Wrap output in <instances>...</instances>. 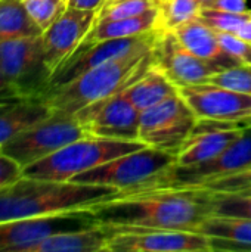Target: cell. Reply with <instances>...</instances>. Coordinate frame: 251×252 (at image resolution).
Instances as JSON below:
<instances>
[{"mask_svg": "<svg viewBox=\"0 0 251 252\" xmlns=\"http://www.w3.org/2000/svg\"><path fill=\"white\" fill-rule=\"evenodd\" d=\"M114 230H192L213 214L210 192L198 188H160L120 192L89 210Z\"/></svg>", "mask_w": 251, "mask_h": 252, "instance_id": "cell-1", "label": "cell"}, {"mask_svg": "<svg viewBox=\"0 0 251 252\" xmlns=\"http://www.w3.org/2000/svg\"><path fill=\"white\" fill-rule=\"evenodd\" d=\"M118 193V189L109 186L21 176L0 188V223L90 210Z\"/></svg>", "mask_w": 251, "mask_h": 252, "instance_id": "cell-2", "label": "cell"}, {"mask_svg": "<svg viewBox=\"0 0 251 252\" xmlns=\"http://www.w3.org/2000/svg\"><path fill=\"white\" fill-rule=\"evenodd\" d=\"M151 63L152 47L142 49L86 71L72 81L49 90L43 99L53 115L72 117L78 111L124 90Z\"/></svg>", "mask_w": 251, "mask_h": 252, "instance_id": "cell-3", "label": "cell"}, {"mask_svg": "<svg viewBox=\"0 0 251 252\" xmlns=\"http://www.w3.org/2000/svg\"><path fill=\"white\" fill-rule=\"evenodd\" d=\"M143 146L142 142L105 139L89 134L25 167L22 176L52 182H71L80 173L89 171Z\"/></svg>", "mask_w": 251, "mask_h": 252, "instance_id": "cell-4", "label": "cell"}, {"mask_svg": "<svg viewBox=\"0 0 251 252\" xmlns=\"http://www.w3.org/2000/svg\"><path fill=\"white\" fill-rule=\"evenodd\" d=\"M175 164L176 152L143 146L89 171L80 173L71 182L109 186L120 192H133L145 188L154 177Z\"/></svg>", "mask_w": 251, "mask_h": 252, "instance_id": "cell-5", "label": "cell"}, {"mask_svg": "<svg viewBox=\"0 0 251 252\" xmlns=\"http://www.w3.org/2000/svg\"><path fill=\"white\" fill-rule=\"evenodd\" d=\"M251 164V127H243L241 134L217 157L210 161L189 165V167H170L157 177H154L145 189L160 188H201L217 179L238 173ZM135 192V190H133Z\"/></svg>", "mask_w": 251, "mask_h": 252, "instance_id": "cell-6", "label": "cell"}, {"mask_svg": "<svg viewBox=\"0 0 251 252\" xmlns=\"http://www.w3.org/2000/svg\"><path fill=\"white\" fill-rule=\"evenodd\" d=\"M0 69L21 99H43L52 74L44 62L41 35L1 41Z\"/></svg>", "mask_w": 251, "mask_h": 252, "instance_id": "cell-7", "label": "cell"}, {"mask_svg": "<svg viewBox=\"0 0 251 252\" xmlns=\"http://www.w3.org/2000/svg\"><path fill=\"white\" fill-rule=\"evenodd\" d=\"M84 136L89 134L74 117L52 114L6 142L0 152L16 161L24 170Z\"/></svg>", "mask_w": 251, "mask_h": 252, "instance_id": "cell-8", "label": "cell"}, {"mask_svg": "<svg viewBox=\"0 0 251 252\" xmlns=\"http://www.w3.org/2000/svg\"><path fill=\"white\" fill-rule=\"evenodd\" d=\"M197 121L191 106L178 93L141 112L139 142L149 148L176 152Z\"/></svg>", "mask_w": 251, "mask_h": 252, "instance_id": "cell-9", "label": "cell"}, {"mask_svg": "<svg viewBox=\"0 0 251 252\" xmlns=\"http://www.w3.org/2000/svg\"><path fill=\"white\" fill-rule=\"evenodd\" d=\"M99 224L89 210L0 223V252H24L52 235L83 230Z\"/></svg>", "mask_w": 251, "mask_h": 252, "instance_id": "cell-10", "label": "cell"}, {"mask_svg": "<svg viewBox=\"0 0 251 252\" xmlns=\"http://www.w3.org/2000/svg\"><path fill=\"white\" fill-rule=\"evenodd\" d=\"M72 117L90 136L139 142L141 111L129 100L124 90L78 111Z\"/></svg>", "mask_w": 251, "mask_h": 252, "instance_id": "cell-11", "label": "cell"}, {"mask_svg": "<svg viewBox=\"0 0 251 252\" xmlns=\"http://www.w3.org/2000/svg\"><path fill=\"white\" fill-rule=\"evenodd\" d=\"M152 46V65L157 66L176 87L206 83L222 69L216 62L204 61L191 53L170 30H155Z\"/></svg>", "mask_w": 251, "mask_h": 252, "instance_id": "cell-12", "label": "cell"}, {"mask_svg": "<svg viewBox=\"0 0 251 252\" xmlns=\"http://www.w3.org/2000/svg\"><path fill=\"white\" fill-rule=\"evenodd\" d=\"M157 31H149L146 34H141L129 38H115L105 40L87 47H78L50 77L49 90L64 86L74 78L80 77L86 71L96 68L102 63L124 58L133 52L142 49H151L154 46ZM47 90V92H49Z\"/></svg>", "mask_w": 251, "mask_h": 252, "instance_id": "cell-13", "label": "cell"}, {"mask_svg": "<svg viewBox=\"0 0 251 252\" xmlns=\"http://www.w3.org/2000/svg\"><path fill=\"white\" fill-rule=\"evenodd\" d=\"M111 230L107 252H213L210 238L200 232Z\"/></svg>", "mask_w": 251, "mask_h": 252, "instance_id": "cell-14", "label": "cell"}, {"mask_svg": "<svg viewBox=\"0 0 251 252\" xmlns=\"http://www.w3.org/2000/svg\"><path fill=\"white\" fill-rule=\"evenodd\" d=\"M98 10L68 9L41 34L44 62L53 74L83 43L96 21Z\"/></svg>", "mask_w": 251, "mask_h": 252, "instance_id": "cell-15", "label": "cell"}, {"mask_svg": "<svg viewBox=\"0 0 251 252\" xmlns=\"http://www.w3.org/2000/svg\"><path fill=\"white\" fill-rule=\"evenodd\" d=\"M178 90L198 120L240 123L251 114V94L209 83L180 86Z\"/></svg>", "mask_w": 251, "mask_h": 252, "instance_id": "cell-16", "label": "cell"}, {"mask_svg": "<svg viewBox=\"0 0 251 252\" xmlns=\"http://www.w3.org/2000/svg\"><path fill=\"white\" fill-rule=\"evenodd\" d=\"M243 131L240 123L198 120L176 151V167L197 165L217 157Z\"/></svg>", "mask_w": 251, "mask_h": 252, "instance_id": "cell-17", "label": "cell"}, {"mask_svg": "<svg viewBox=\"0 0 251 252\" xmlns=\"http://www.w3.org/2000/svg\"><path fill=\"white\" fill-rule=\"evenodd\" d=\"M112 230L108 226L96 224L83 230L62 232L52 235L25 248L24 252H99L107 251Z\"/></svg>", "mask_w": 251, "mask_h": 252, "instance_id": "cell-18", "label": "cell"}, {"mask_svg": "<svg viewBox=\"0 0 251 252\" xmlns=\"http://www.w3.org/2000/svg\"><path fill=\"white\" fill-rule=\"evenodd\" d=\"M172 31L179 38V41L195 56L204 61L216 62L223 68L240 65L235 59H232L222 50L217 32L198 18L189 19L178 25Z\"/></svg>", "mask_w": 251, "mask_h": 252, "instance_id": "cell-19", "label": "cell"}, {"mask_svg": "<svg viewBox=\"0 0 251 252\" xmlns=\"http://www.w3.org/2000/svg\"><path fill=\"white\" fill-rule=\"evenodd\" d=\"M50 115L52 111L44 99H21L0 106V148Z\"/></svg>", "mask_w": 251, "mask_h": 252, "instance_id": "cell-20", "label": "cell"}, {"mask_svg": "<svg viewBox=\"0 0 251 252\" xmlns=\"http://www.w3.org/2000/svg\"><path fill=\"white\" fill-rule=\"evenodd\" d=\"M157 24V6L139 16L126 18V19H114V21H95L92 30L83 40L78 47H87L90 44L115 40V38H129L141 34H146L155 30Z\"/></svg>", "mask_w": 251, "mask_h": 252, "instance_id": "cell-21", "label": "cell"}, {"mask_svg": "<svg viewBox=\"0 0 251 252\" xmlns=\"http://www.w3.org/2000/svg\"><path fill=\"white\" fill-rule=\"evenodd\" d=\"M178 93V87L152 63L136 81L124 89V94L141 112Z\"/></svg>", "mask_w": 251, "mask_h": 252, "instance_id": "cell-22", "label": "cell"}, {"mask_svg": "<svg viewBox=\"0 0 251 252\" xmlns=\"http://www.w3.org/2000/svg\"><path fill=\"white\" fill-rule=\"evenodd\" d=\"M41 34L27 13L22 0H0V43Z\"/></svg>", "mask_w": 251, "mask_h": 252, "instance_id": "cell-23", "label": "cell"}, {"mask_svg": "<svg viewBox=\"0 0 251 252\" xmlns=\"http://www.w3.org/2000/svg\"><path fill=\"white\" fill-rule=\"evenodd\" d=\"M209 238L229 239L251 247V219L231 216H209L197 229Z\"/></svg>", "mask_w": 251, "mask_h": 252, "instance_id": "cell-24", "label": "cell"}, {"mask_svg": "<svg viewBox=\"0 0 251 252\" xmlns=\"http://www.w3.org/2000/svg\"><path fill=\"white\" fill-rule=\"evenodd\" d=\"M198 0H158L155 30H175L178 25L194 19L201 10Z\"/></svg>", "mask_w": 251, "mask_h": 252, "instance_id": "cell-25", "label": "cell"}, {"mask_svg": "<svg viewBox=\"0 0 251 252\" xmlns=\"http://www.w3.org/2000/svg\"><path fill=\"white\" fill-rule=\"evenodd\" d=\"M209 192L213 214L251 219V193L212 190Z\"/></svg>", "mask_w": 251, "mask_h": 252, "instance_id": "cell-26", "label": "cell"}, {"mask_svg": "<svg viewBox=\"0 0 251 252\" xmlns=\"http://www.w3.org/2000/svg\"><path fill=\"white\" fill-rule=\"evenodd\" d=\"M158 4V0H105L96 21H114L139 16Z\"/></svg>", "mask_w": 251, "mask_h": 252, "instance_id": "cell-27", "label": "cell"}, {"mask_svg": "<svg viewBox=\"0 0 251 252\" xmlns=\"http://www.w3.org/2000/svg\"><path fill=\"white\" fill-rule=\"evenodd\" d=\"M33 22L44 32L67 9L68 0H22Z\"/></svg>", "mask_w": 251, "mask_h": 252, "instance_id": "cell-28", "label": "cell"}, {"mask_svg": "<svg viewBox=\"0 0 251 252\" xmlns=\"http://www.w3.org/2000/svg\"><path fill=\"white\" fill-rule=\"evenodd\" d=\"M251 16V10L235 13V12H226L220 9L213 7H201L198 13V19L203 21L206 25H209L216 32H237L238 28Z\"/></svg>", "mask_w": 251, "mask_h": 252, "instance_id": "cell-29", "label": "cell"}, {"mask_svg": "<svg viewBox=\"0 0 251 252\" xmlns=\"http://www.w3.org/2000/svg\"><path fill=\"white\" fill-rule=\"evenodd\" d=\"M209 84L220 86L238 93L251 94V66L250 65H235L225 68L207 78Z\"/></svg>", "mask_w": 251, "mask_h": 252, "instance_id": "cell-30", "label": "cell"}, {"mask_svg": "<svg viewBox=\"0 0 251 252\" xmlns=\"http://www.w3.org/2000/svg\"><path fill=\"white\" fill-rule=\"evenodd\" d=\"M222 50L235 59L240 65L251 66V41H247L235 32H217Z\"/></svg>", "mask_w": 251, "mask_h": 252, "instance_id": "cell-31", "label": "cell"}, {"mask_svg": "<svg viewBox=\"0 0 251 252\" xmlns=\"http://www.w3.org/2000/svg\"><path fill=\"white\" fill-rule=\"evenodd\" d=\"M251 186V164L249 167L240 170L238 173H234L231 176L217 179L215 182H210L198 189H206L212 192H240Z\"/></svg>", "mask_w": 251, "mask_h": 252, "instance_id": "cell-32", "label": "cell"}, {"mask_svg": "<svg viewBox=\"0 0 251 252\" xmlns=\"http://www.w3.org/2000/svg\"><path fill=\"white\" fill-rule=\"evenodd\" d=\"M22 176V167L0 152V188L18 180Z\"/></svg>", "mask_w": 251, "mask_h": 252, "instance_id": "cell-33", "label": "cell"}, {"mask_svg": "<svg viewBox=\"0 0 251 252\" xmlns=\"http://www.w3.org/2000/svg\"><path fill=\"white\" fill-rule=\"evenodd\" d=\"M249 0H212L207 6L204 7H213V9H220L226 12H235V13H243L249 12Z\"/></svg>", "mask_w": 251, "mask_h": 252, "instance_id": "cell-34", "label": "cell"}, {"mask_svg": "<svg viewBox=\"0 0 251 252\" xmlns=\"http://www.w3.org/2000/svg\"><path fill=\"white\" fill-rule=\"evenodd\" d=\"M105 0H68V6L84 9V10H99Z\"/></svg>", "mask_w": 251, "mask_h": 252, "instance_id": "cell-35", "label": "cell"}, {"mask_svg": "<svg viewBox=\"0 0 251 252\" xmlns=\"http://www.w3.org/2000/svg\"><path fill=\"white\" fill-rule=\"evenodd\" d=\"M0 99H21L0 69Z\"/></svg>", "mask_w": 251, "mask_h": 252, "instance_id": "cell-36", "label": "cell"}, {"mask_svg": "<svg viewBox=\"0 0 251 252\" xmlns=\"http://www.w3.org/2000/svg\"><path fill=\"white\" fill-rule=\"evenodd\" d=\"M235 34L240 35L241 38L247 40V41H251V16L238 28V31Z\"/></svg>", "mask_w": 251, "mask_h": 252, "instance_id": "cell-37", "label": "cell"}, {"mask_svg": "<svg viewBox=\"0 0 251 252\" xmlns=\"http://www.w3.org/2000/svg\"><path fill=\"white\" fill-rule=\"evenodd\" d=\"M240 126H241V127H251V114L249 117H246V118H243V120L240 121Z\"/></svg>", "mask_w": 251, "mask_h": 252, "instance_id": "cell-38", "label": "cell"}, {"mask_svg": "<svg viewBox=\"0 0 251 252\" xmlns=\"http://www.w3.org/2000/svg\"><path fill=\"white\" fill-rule=\"evenodd\" d=\"M13 100H21V99H0V106H3L9 102H13Z\"/></svg>", "mask_w": 251, "mask_h": 252, "instance_id": "cell-39", "label": "cell"}, {"mask_svg": "<svg viewBox=\"0 0 251 252\" xmlns=\"http://www.w3.org/2000/svg\"><path fill=\"white\" fill-rule=\"evenodd\" d=\"M198 1H200V3H201V6L204 7V6H207L212 0H198Z\"/></svg>", "mask_w": 251, "mask_h": 252, "instance_id": "cell-40", "label": "cell"}, {"mask_svg": "<svg viewBox=\"0 0 251 252\" xmlns=\"http://www.w3.org/2000/svg\"><path fill=\"white\" fill-rule=\"evenodd\" d=\"M240 192H243V193H251V186L247 188V189H244V190H240Z\"/></svg>", "mask_w": 251, "mask_h": 252, "instance_id": "cell-41", "label": "cell"}]
</instances>
